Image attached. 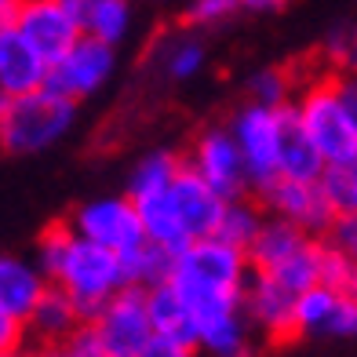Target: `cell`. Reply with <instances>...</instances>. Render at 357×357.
Returning a JSON list of instances; mask_svg holds the SVG:
<instances>
[{
  "label": "cell",
  "instance_id": "6da1fadb",
  "mask_svg": "<svg viewBox=\"0 0 357 357\" xmlns=\"http://www.w3.org/2000/svg\"><path fill=\"white\" fill-rule=\"evenodd\" d=\"M77 121V102L52 84L22 95H4L0 102V142L15 157L44 153L70 135Z\"/></svg>",
  "mask_w": 357,
  "mask_h": 357
},
{
  "label": "cell",
  "instance_id": "7a4b0ae2",
  "mask_svg": "<svg viewBox=\"0 0 357 357\" xmlns=\"http://www.w3.org/2000/svg\"><path fill=\"white\" fill-rule=\"evenodd\" d=\"M296 109L328 165H354L357 160V121H354L350 106L343 102V95H339L335 70L306 80L296 99Z\"/></svg>",
  "mask_w": 357,
  "mask_h": 357
},
{
  "label": "cell",
  "instance_id": "3957f363",
  "mask_svg": "<svg viewBox=\"0 0 357 357\" xmlns=\"http://www.w3.org/2000/svg\"><path fill=\"white\" fill-rule=\"evenodd\" d=\"M52 284H62V288H66L70 296L77 299L84 321H91L113 296H117L121 288H128L124 255H117L113 248L95 245V241H88V237L77 234Z\"/></svg>",
  "mask_w": 357,
  "mask_h": 357
},
{
  "label": "cell",
  "instance_id": "277c9868",
  "mask_svg": "<svg viewBox=\"0 0 357 357\" xmlns=\"http://www.w3.org/2000/svg\"><path fill=\"white\" fill-rule=\"evenodd\" d=\"M252 273V259L245 248L230 245L222 237H201L186 252L175 255L172 281L183 288H222V291H245Z\"/></svg>",
  "mask_w": 357,
  "mask_h": 357
},
{
  "label": "cell",
  "instance_id": "5b68a950",
  "mask_svg": "<svg viewBox=\"0 0 357 357\" xmlns=\"http://www.w3.org/2000/svg\"><path fill=\"white\" fill-rule=\"evenodd\" d=\"M95 335L109 357H139L146 350V343L157 335L153 332V317H150V299L146 288L128 284L113 296L91 321Z\"/></svg>",
  "mask_w": 357,
  "mask_h": 357
},
{
  "label": "cell",
  "instance_id": "8992f818",
  "mask_svg": "<svg viewBox=\"0 0 357 357\" xmlns=\"http://www.w3.org/2000/svg\"><path fill=\"white\" fill-rule=\"evenodd\" d=\"M230 132L245 153V165L252 172L255 193H263L270 183L281 178V109L248 102L230 117Z\"/></svg>",
  "mask_w": 357,
  "mask_h": 357
},
{
  "label": "cell",
  "instance_id": "52a82bcc",
  "mask_svg": "<svg viewBox=\"0 0 357 357\" xmlns=\"http://www.w3.org/2000/svg\"><path fill=\"white\" fill-rule=\"evenodd\" d=\"M70 222L80 237L95 241V245H106L117 255H132L135 248H142L150 241L139 204L128 193L124 197H95L88 204H80Z\"/></svg>",
  "mask_w": 357,
  "mask_h": 357
},
{
  "label": "cell",
  "instance_id": "ba28073f",
  "mask_svg": "<svg viewBox=\"0 0 357 357\" xmlns=\"http://www.w3.org/2000/svg\"><path fill=\"white\" fill-rule=\"evenodd\" d=\"M4 26H11L26 44H33L47 62H59L84 37L80 19L62 0H22L11 15H4Z\"/></svg>",
  "mask_w": 357,
  "mask_h": 357
},
{
  "label": "cell",
  "instance_id": "9c48e42d",
  "mask_svg": "<svg viewBox=\"0 0 357 357\" xmlns=\"http://www.w3.org/2000/svg\"><path fill=\"white\" fill-rule=\"evenodd\" d=\"M186 160L204 175V183L226 201L248 197V193L255 190L252 186V172L245 165V153H241L230 124L226 128H204V132L197 135V142L190 146Z\"/></svg>",
  "mask_w": 357,
  "mask_h": 357
},
{
  "label": "cell",
  "instance_id": "30bf717a",
  "mask_svg": "<svg viewBox=\"0 0 357 357\" xmlns=\"http://www.w3.org/2000/svg\"><path fill=\"white\" fill-rule=\"evenodd\" d=\"M259 201H263L270 215H281L288 222L303 226L310 237H324L332 230V222L339 219V208L324 193L321 178H314V183H306V178H278V183H270L259 193Z\"/></svg>",
  "mask_w": 357,
  "mask_h": 357
},
{
  "label": "cell",
  "instance_id": "8fae6325",
  "mask_svg": "<svg viewBox=\"0 0 357 357\" xmlns=\"http://www.w3.org/2000/svg\"><path fill=\"white\" fill-rule=\"evenodd\" d=\"M113 44L99 40V37H80L59 62H52V73H47V84L55 91H62L66 99L80 102L91 99L95 91L106 88V80L113 73Z\"/></svg>",
  "mask_w": 357,
  "mask_h": 357
},
{
  "label": "cell",
  "instance_id": "7c38bea8",
  "mask_svg": "<svg viewBox=\"0 0 357 357\" xmlns=\"http://www.w3.org/2000/svg\"><path fill=\"white\" fill-rule=\"evenodd\" d=\"M296 291L284 288L278 278H270L263 270L248 273L245 284V317L252 321V328H259L273 343H284V339L299 335L296 328Z\"/></svg>",
  "mask_w": 357,
  "mask_h": 357
},
{
  "label": "cell",
  "instance_id": "4fadbf2b",
  "mask_svg": "<svg viewBox=\"0 0 357 357\" xmlns=\"http://www.w3.org/2000/svg\"><path fill=\"white\" fill-rule=\"evenodd\" d=\"M168 193H172L175 212H178V219H183L186 234L193 241L215 237L222 208H226V197H219V193L204 183V175L193 168L190 160H183V168H178V175H175V183L168 186Z\"/></svg>",
  "mask_w": 357,
  "mask_h": 357
},
{
  "label": "cell",
  "instance_id": "5bb4252c",
  "mask_svg": "<svg viewBox=\"0 0 357 357\" xmlns=\"http://www.w3.org/2000/svg\"><path fill=\"white\" fill-rule=\"evenodd\" d=\"M52 62H47L33 44H26L11 26H0V91L22 95L47 84Z\"/></svg>",
  "mask_w": 357,
  "mask_h": 357
},
{
  "label": "cell",
  "instance_id": "9a60e30c",
  "mask_svg": "<svg viewBox=\"0 0 357 357\" xmlns=\"http://www.w3.org/2000/svg\"><path fill=\"white\" fill-rule=\"evenodd\" d=\"M47 288H52V278L37 263H26L15 255L0 259V317H15L26 324Z\"/></svg>",
  "mask_w": 357,
  "mask_h": 357
},
{
  "label": "cell",
  "instance_id": "2e32d148",
  "mask_svg": "<svg viewBox=\"0 0 357 357\" xmlns=\"http://www.w3.org/2000/svg\"><path fill=\"white\" fill-rule=\"evenodd\" d=\"M80 324H88V321L80 314L77 299L62 284H52L26 321V339H33L37 347H66Z\"/></svg>",
  "mask_w": 357,
  "mask_h": 357
},
{
  "label": "cell",
  "instance_id": "e0dca14e",
  "mask_svg": "<svg viewBox=\"0 0 357 357\" xmlns=\"http://www.w3.org/2000/svg\"><path fill=\"white\" fill-rule=\"evenodd\" d=\"M278 160H281V178H306V183L321 178L324 168H328V160L321 157L317 142L306 132L296 102L281 106V153H278Z\"/></svg>",
  "mask_w": 357,
  "mask_h": 357
},
{
  "label": "cell",
  "instance_id": "ac0fdd59",
  "mask_svg": "<svg viewBox=\"0 0 357 357\" xmlns=\"http://www.w3.org/2000/svg\"><path fill=\"white\" fill-rule=\"evenodd\" d=\"M310 234L303 230V226L296 222H288L281 215H270L266 212V222H263V230L255 234L252 241V248H248V259H252V270H273V266H281L284 259H291L299 248L310 245Z\"/></svg>",
  "mask_w": 357,
  "mask_h": 357
},
{
  "label": "cell",
  "instance_id": "d6986e66",
  "mask_svg": "<svg viewBox=\"0 0 357 357\" xmlns=\"http://www.w3.org/2000/svg\"><path fill=\"white\" fill-rule=\"evenodd\" d=\"M146 299H150V317H153L157 335H172V339H183V343L197 347V321H193L183 291L175 288L172 278L146 288Z\"/></svg>",
  "mask_w": 357,
  "mask_h": 357
},
{
  "label": "cell",
  "instance_id": "ffe728a7",
  "mask_svg": "<svg viewBox=\"0 0 357 357\" xmlns=\"http://www.w3.org/2000/svg\"><path fill=\"white\" fill-rule=\"evenodd\" d=\"M186 157H178L172 150H153L146 153L139 165L132 168V175H128V197L132 201H142V197H153V193L168 190L175 183L178 168H183Z\"/></svg>",
  "mask_w": 357,
  "mask_h": 357
},
{
  "label": "cell",
  "instance_id": "44dd1931",
  "mask_svg": "<svg viewBox=\"0 0 357 357\" xmlns=\"http://www.w3.org/2000/svg\"><path fill=\"white\" fill-rule=\"evenodd\" d=\"M263 222H266V208H263V201H248V197H234V201H226V208H222V219H219V230H215V237H222V241H230V245H237V248H252V241H255V234L263 230Z\"/></svg>",
  "mask_w": 357,
  "mask_h": 357
},
{
  "label": "cell",
  "instance_id": "7402d4cb",
  "mask_svg": "<svg viewBox=\"0 0 357 357\" xmlns=\"http://www.w3.org/2000/svg\"><path fill=\"white\" fill-rule=\"evenodd\" d=\"M80 22H84L88 37H99V40L117 47L132 33V4L128 0H91Z\"/></svg>",
  "mask_w": 357,
  "mask_h": 357
},
{
  "label": "cell",
  "instance_id": "603a6c76",
  "mask_svg": "<svg viewBox=\"0 0 357 357\" xmlns=\"http://www.w3.org/2000/svg\"><path fill=\"white\" fill-rule=\"evenodd\" d=\"M124 270H128V284L153 288V284L172 278L175 252H168L165 245H157V241H146L142 248H135L132 255H124Z\"/></svg>",
  "mask_w": 357,
  "mask_h": 357
},
{
  "label": "cell",
  "instance_id": "cb8c5ba5",
  "mask_svg": "<svg viewBox=\"0 0 357 357\" xmlns=\"http://www.w3.org/2000/svg\"><path fill=\"white\" fill-rule=\"evenodd\" d=\"M248 317H222L215 324H208L201 332V350H208L212 357H252V335H248Z\"/></svg>",
  "mask_w": 357,
  "mask_h": 357
},
{
  "label": "cell",
  "instance_id": "d4e9b609",
  "mask_svg": "<svg viewBox=\"0 0 357 357\" xmlns=\"http://www.w3.org/2000/svg\"><path fill=\"white\" fill-rule=\"evenodd\" d=\"M204 44L193 37V33H178L172 40H165V47L157 52V62H160V70H165L168 80H190V77H197L204 70Z\"/></svg>",
  "mask_w": 357,
  "mask_h": 357
},
{
  "label": "cell",
  "instance_id": "484cf974",
  "mask_svg": "<svg viewBox=\"0 0 357 357\" xmlns=\"http://www.w3.org/2000/svg\"><path fill=\"white\" fill-rule=\"evenodd\" d=\"M335 303H339V291L328 288V284H314V288L299 291V299H296V328L324 335V332H328Z\"/></svg>",
  "mask_w": 357,
  "mask_h": 357
},
{
  "label": "cell",
  "instance_id": "4316f807",
  "mask_svg": "<svg viewBox=\"0 0 357 357\" xmlns=\"http://www.w3.org/2000/svg\"><path fill=\"white\" fill-rule=\"evenodd\" d=\"M291 88H296V80H291L288 70H281V66H263V70H255L245 80L248 102L273 106V109H281V106L291 102Z\"/></svg>",
  "mask_w": 357,
  "mask_h": 357
},
{
  "label": "cell",
  "instance_id": "83f0119b",
  "mask_svg": "<svg viewBox=\"0 0 357 357\" xmlns=\"http://www.w3.org/2000/svg\"><path fill=\"white\" fill-rule=\"evenodd\" d=\"M354 273H357V259H350L328 237H321V284L335 291H354Z\"/></svg>",
  "mask_w": 357,
  "mask_h": 357
},
{
  "label": "cell",
  "instance_id": "f1b7e54d",
  "mask_svg": "<svg viewBox=\"0 0 357 357\" xmlns=\"http://www.w3.org/2000/svg\"><path fill=\"white\" fill-rule=\"evenodd\" d=\"M237 11H241V0H190L186 26H193V29L222 26L226 19H234Z\"/></svg>",
  "mask_w": 357,
  "mask_h": 357
},
{
  "label": "cell",
  "instance_id": "f546056e",
  "mask_svg": "<svg viewBox=\"0 0 357 357\" xmlns=\"http://www.w3.org/2000/svg\"><path fill=\"white\" fill-rule=\"evenodd\" d=\"M324 335H339V339L357 335V291H339V303L332 310V321H328V332Z\"/></svg>",
  "mask_w": 357,
  "mask_h": 357
},
{
  "label": "cell",
  "instance_id": "4dcf8cb0",
  "mask_svg": "<svg viewBox=\"0 0 357 357\" xmlns=\"http://www.w3.org/2000/svg\"><path fill=\"white\" fill-rule=\"evenodd\" d=\"M332 241V245H339L350 259H357V212H343L335 222H332V230L324 234Z\"/></svg>",
  "mask_w": 357,
  "mask_h": 357
},
{
  "label": "cell",
  "instance_id": "1f68e13d",
  "mask_svg": "<svg viewBox=\"0 0 357 357\" xmlns=\"http://www.w3.org/2000/svg\"><path fill=\"white\" fill-rule=\"evenodd\" d=\"M139 357H193V347L183 343V339H172V335H153Z\"/></svg>",
  "mask_w": 357,
  "mask_h": 357
},
{
  "label": "cell",
  "instance_id": "d6a6232c",
  "mask_svg": "<svg viewBox=\"0 0 357 357\" xmlns=\"http://www.w3.org/2000/svg\"><path fill=\"white\" fill-rule=\"evenodd\" d=\"M335 84H339V95H343V102L350 106L354 121H357V70H343V73H335Z\"/></svg>",
  "mask_w": 357,
  "mask_h": 357
},
{
  "label": "cell",
  "instance_id": "836d02e7",
  "mask_svg": "<svg viewBox=\"0 0 357 357\" xmlns=\"http://www.w3.org/2000/svg\"><path fill=\"white\" fill-rule=\"evenodd\" d=\"M288 0H241V11H255V15H270V11H281Z\"/></svg>",
  "mask_w": 357,
  "mask_h": 357
},
{
  "label": "cell",
  "instance_id": "e575fe53",
  "mask_svg": "<svg viewBox=\"0 0 357 357\" xmlns=\"http://www.w3.org/2000/svg\"><path fill=\"white\" fill-rule=\"evenodd\" d=\"M26 357H73L66 347H33Z\"/></svg>",
  "mask_w": 357,
  "mask_h": 357
},
{
  "label": "cell",
  "instance_id": "d590c367",
  "mask_svg": "<svg viewBox=\"0 0 357 357\" xmlns=\"http://www.w3.org/2000/svg\"><path fill=\"white\" fill-rule=\"evenodd\" d=\"M350 212H357V160L350 165Z\"/></svg>",
  "mask_w": 357,
  "mask_h": 357
},
{
  "label": "cell",
  "instance_id": "8d00e7d4",
  "mask_svg": "<svg viewBox=\"0 0 357 357\" xmlns=\"http://www.w3.org/2000/svg\"><path fill=\"white\" fill-rule=\"evenodd\" d=\"M22 4V0H0V11H4V15H11L15 8H19Z\"/></svg>",
  "mask_w": 357,
  "mask_h": 357
},
{
  "label": "cell",
  "instance_id": "74e56055",
  "mask_svg": "<svg viewBox=\"0 0 357 357\" xmlns=\"http://www.w3.org/2000/svg\"><path fill=\"white\" fill-rule=\"evenodd\" d=\"M4 357H26L22 350H4Z\"/></svg>",
  "mask_w": 357,
  "mask_h": 357
},
{
  "label": "cell",
  "instance_id": "f35d334b",
  "mask_svg": "<svg viewBox=\"0 0 357 357\" xmlns=\"http://www.w3.org/2000/svg\"><path fill=\"white\" fill-rule=\"evenodd\" d=\"M354 291H357V273H354Z\"/></svg>",
  "mask_w": 357,
  "mask_h": 357
},
{
  "label": "cell",
  "instance_id": "ab89813d",
  "mask_svg": "<svg viewBox=\"0 0 357 357\" xmlns=\"http://www.w3.org/2000/svg\"><path fill=\"white\" fill-rule=\"evenodd\" d=\"M106 357H109V354H106Z\"/></svg>",
  "mask_w": 357,
  "mask_h": 357
}]
</instances>
